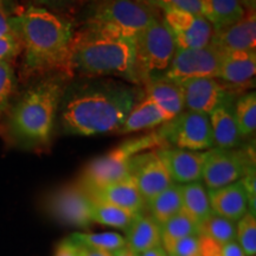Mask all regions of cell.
Segmentation results:
<instances>
[{
    "label": "cell",
    "mask_w": 256,
    "mask_h": 256,
    "mask_svg": "<svg viewBox=\"0 0 256 256\" xmlns=\"http://www.w3.org/2000/svg\"><path fill=\"white\" fill-rule=\"evenodd\" d=\"M223 52L212 44L197 49H177L165 78L182 83L192 78H217Z\"/></svg>",
    "instance_id": "10"
},
{
    "label": "cell",
    "mask_w": 256,
    "mask_h": 256,
    "mask_svg": "<svg viewBox=\"0 0 256 256\" xmlns=\"http://www.w3.org/2000/svg\"><path fill=\"white\" fill-rule=\"evenodd\" d=\"M168 256H174V255H171V254H168Z\"/></svg>",
    "instance_id": "47"
},
{
    "label": "cell",
    "mask_w": 256,
    "mask_h": 256,
    "mask_svg": "<svg viewBox=\"0 0 256 256\" xmlns=\"http://www.w3.org/2000/svg\"><path fill=\"white\" fill-rule=\"evenodd\" d=\"M236 238L246 256L256 254V218L247 212L236 224Z\"/></svg>",
    "instance_id": "33"
},
{
    "label": "cell",
    "mask_w": 256,
    "mask_h": 256,
    "mask_svg": "<svg viewBox=\"0 0 256 256\" xmlns=\"http://www.w3.org/2000/svg\"><path fill=\"white\" fill-rule=\"evenodd\" d=\"M150 214L159 226L182 211L180 184L174 183L146 203Z\"/></svg>",
    "instance_id": "26"
},
{
    "label": "cell",
    "mask_w": 256,
    "mask_h": 256,
    "mask_svg": "<svg viewBox=\"0 0 256 256\" xmlns=\"http://www.w3.org/2000/svg\"><path fill=\"white\" fill-rule=\"evenodd\" d=\"M209 119L215 148L235 150L240 146L243 136L234 113L232 98L211 112Z\"/></svg>",
    "instance_id": "19"
},
{
    "label": "cell",
    "mask_w": 256,
    "mask_h": 256,
    "mask_svg": "<svg viewBox=\"0 0 256 256\" xmlns=\"http://www.w3.org/2000/svg\"><path fill=\"white\" fill-rule=\"evenodd\" d=\"M156 152L174 183L188 184L202 179L206 152L188 151L176 147H160Z\"/></svg>",
    "instance_id": "15"
},
{
    "label": "cell",
    "mask_w": 256,
    "mask_h": 256,
    "mask_svg": "<svg viewBox=\"0 0 256 256\" xmlns=\"http://www.w3.org/2000/svg\"><path fill=\"white\" fill-rule=\"evenodd\" d=\"M139 256H168V252H165V249L162 248V246H159V247H156L142 252V254H140Z\"/></svg>",
    "instance_id": "43"
},
{
    "label": "cell",
    "mask_w": 256,
    "mask_h": 256,
    "mask_svg": "<svg viewBox=\"0 0 256 256\" xmlns=\"http://www.w3.org/2000/svg\"><path fill=\"white\" fill-rule=\"evenodd\" d=\"M69 80L60 74H54L31 83L12 100L0 119L2 139L8 145L30 151L49 147Z\"/></svg>",
    "instance_id": "3"
},
{
    "label": "cell",
    "mask_w": 256,
    "mask_h": 256,
    "mask_svg": "<svg viewBox=\"0 0 256 256\" xmlns=\"http://www.w3.org/2000/svg\"><path fill=\"white\" fill-rule=\"evenodd\" d=\"M136 2H145V4H146V0H136Z\"/></svg>",
    "instance_id": "46"
},
{
    "label": "cell",
    "mask_w": 256,
    "mask_h": 256,
    "mask_svg": "<svg viewBox=\"0 0 256 256\" xmlns=\"http://www.w3.org/2000/svg\"><path fill=\"white\" fill-rule=\"evenodd\" d=\"M159 18L158 10L136 0H92L86 10L83 31L134 40Z\"/></svg>",
    "instance_id": "5"
},
{
    "label": "cell",
    "mask_w": 256,
    "mask_h": 256,
    "mask_svg": "<svg viewBox=\"0 0 256 256\" xmlns=\"http://www.w3.org/2000/svg\"><path fill=\"white\" fill-rule=\"evenodd\" d=\"M136 84L165 78L177 51L174 36L162 18H156L133 40Z\"/></svg>",
    "instance_id": "6"
},
{
    "label": "cell",
    "mask_w": 256,
    "mask_h": 256,
    "mask_svg": "<svg viewBox=\"0 0 256 256\" xmlns=\"http://www.w3.org/2000/svg\"><path fill=\"white\" fill-rule=\"evenodd\" d=\"M0 6H4V0H0Z\"/></svg>",
    "instance_id": "45"
},
{
    "label": "cell",
    "mask_w": 256,
    "mask_h": 256,
    "mask_svg": "<svg viewBox=\"0 0 256 256\" xmlns=\"http://www.w3.org/2000/svg\"><path fill=\"white\" fill-rule=\"evenodd\" d=\"M17 75L14 63H0V119L4 116L14 98Z\"/></svg>",
    "instance_id": "32"
},
{
    "label": "cell",
    "mask_w": 256,
    "mask_h": 256,
    "mask_svg": "<svg viewBox=\"0 0 256 256\" xmlns=\"http://www.w3.org/2000/svg\"><path fill=\"white\" fill-rule=\"evenodd\" d=\"M144 96L140 88L108 78H80L64 89L58 110L60 132L96 136L118 132Z\"/></svg>",
    "instance_id": "1"
},
{
    "label": "cell",
    "mask_w": 256,
    "mask_h": 256,
    "mask_svg": "<svg viewBox=\"0 0 256 256\" xmlns=\"http://www.w3.org/2000/svg\"><path fill=\"white\" fill-rule=\"evenodd\" d=\"M46 209L60 222L75 228H88L92 223V200L81 184H69L48 197Z\"/></svg>",
    "instance_id": "11"
},
{
    "label": "cell",
    "mask_w": 256,
    "mask_h": 256,
    "mask_svg": "<svg viewBox=\"0 0 256 256\" xmlns=\"http://www.w3.org/2000/svg\"><path fill=\"white\" fill-rule=\"evenodd\" d=\"M160 230H162V247L168 254L179 240L190 235H196L197 226L183 211H180L177 215L171 217L168 222L160 226Z\"/></svg>",
    "instance_id": "28"
},
{
    "label": "cell",
    "mask_w": 256,
    "mask_h": 256,
    "mask_svg": "<svg viewBox=\"0 0 256 256\" xmlns=\"http://www.w3.org/2000/svg\"><path fill=\"white\" fill-rule=\"evenodd\" d=\"M200 244H198V235H190L179 240L168 254L174 256H198Z\"/></svg>",
    "instance_id": "36"
},
{
    "label": "cell",
    "mask_w": 256,
    "mask_h": 256,
    "mask_svg": "<svg viewBox=\"0 0 256 256\" xmlns=\"http://www.w3.org/2000/svg\"><path fill=\"white\" fill-rule=\"evenodd\" d=\"M11 25L22 44V78L28 81L54 74L72 78V22L46 8L28 6L11 17Z\"/></svg>",
    "instance_id": "2"
},
{
    "label": "cell",
    "mask_w": 256,
    "mask_h": 256,
    "mask_svg": "<svg viewBox=\"0 0 256 256\" xmlns=\"http://www.w3.org/2000/svg\"><path fill=\"white\" fill-rule=\"evenodd\" d=\"M184 108L209 115L220 104L232 98L228 88L217 78H192L179 83Z\"/></svg>",
    "instance_id": "14"
},
{
    "label": "cell",
    "mask_w": 256,
    "mask_h": 256,
    "mask_svg": "<svg viewBox=\"0 0 256 256\" xmlns=\"http://www.w3.org/2000/svg\"><path fill=\"white\" fill-rule=\"evenodd\" d=\"M200 14L214 30L238 23L247 12L240 0H200Z\"/></svg>",
    "instance_id": "24"
},
{
    "label": "cell",
    "mask_w": 256,
    "mask_h": 256,
    "mask_svg": "<svg viewBox=\"0 0 256 256\" xmlns=\"http://www.w3.org/2000/svg\"><path fill=\"white\" fill-rule=\"evenodd\" d=\"M55 256H78V247L72 240L66 238L57 246Z\"/></svg>",
    "instance_id": "39"
},
{
    "label": "cell",
    "mask_w": 256,
    "mask_h": 256,
    "mask_svg": "<svg viewBox=\"0 0 256 256\" xmlns=\"http://www.w3.org/2000/svg\"><path fill=\"white\" fill-rule=\"evenodd\" d=\"M252 168L255 159L250 150L211 148L206 151L202 179L209 190H215L241 180Z\"/></svg>",
    "instance_id": "9"
},
{
    "label": "cell",
    "mask_w": 256,
    "mask_h": 256,
    "mask_svg": "<svg viewBox=\"0 0 256 256\" xmlns=\"http://www.w3.org/2000/svg\"><path fill=\"white\" fill-rule=\"evenodd\" d=\"M136 215H139V214H133L124 209H121V208L110 206V204L92 200V223L113 226V228L126 232Z\"/></svg>",
    "instance_id": "29"
},
{
    "label": "cell",
    "mask_w": 256,
    "mask_h": 256,
    "mask_svg": "<svg viewBox=\"0 0 256 256\" xmlns=\"http://www.w3.org/2000/svg\"><path fill=\"white\" fill-rule=\"evenodd\" d=\"M144 95L151 98L171 119L185 110L180 86L170 80L162 78L148 83L145 86Z\"/></svg>",
    "instance_id": "23"
},
{
    "label": "cell",
    "mask_w": 256,
    "mask_h": 256,
    "mask_svg": "<svg viewBox=\"0 0 256 256\" xmlns=\"http://www.w3.org/2000/svg\"><path fill=\"white\" fill-rule=\"evenodd\" d=\"M130 177L136 182L146 203L174 184L156 151L142 152L133 156L130 162Z\"/></svg>",
    "instance_id": "13"
},
{
    "label": "cell",
    "mask_w": 256,
    "mask_h": 256,
    "mask_svg": "<svg viewBox=\"0 0 256 256\" xmlns=\"http://www.w3.org/2000/svg\"><path fill=\"white\" fill-rule=\"evenodd\" d=\"M171 120V118L160 110L151 98L144 95L130 110L122 127L118 130L120 134H130L144 130H153Z\"/></svg>",
    "instance_id": "21"
},
{
    "label": "cell",
    "mask_w": 256,
    "mask_h": 256,
    "mask_svg": "<svg viewBox=\"0 0 256 256\" xmlns=\"http://www.w3.org/2000/svg\"><path fill=\"white\" fill-rule=\"evenodd\" d=\"M146 4L160 11L164 8H178L194 14H200V0H146Z\"/></svg>",
    "instance_id": "34"
},
{
    "label": "cell",
    "mask_w": 256,
    "mask_h": 256,
    "mask_svg": "<svg viewBox=\"0 0 256 256\" xmlns=\"http://www.w3.org/2000/svg\"><path fill=\"white\" fill-rule=\"evenodd\" d=\"M197 235L212 240L218 244H226L236 240V222L212 212L198 224Z\"/></svg>",
    "instance_id": "27"
},
{
    "label": "cell",
    "mask_w": 256,
    "mask_h": 256,
    "mask_svg": "<svg viewBox=\"0 0 256 256\" xmlns=\"http://www.w3.org/2000/svg\"><path fill=\"white\" fill-rule=\"evenodd\" d=\"M166 145L188 151H208L214 148L209 115L183 110L174 119L162 124L158 130Z\"/></svg>",
    "instance_id": "8"
},
{
    "label": "cell",
    "mask_w": 256,
    "mask_h": 256,
    "mask_svg": "<svg viewBox=\"0 0 256 256\" xmlns=\"http://www.w3.org/2000/svg\"><path fill=\"white\" fill-rule=\"evenodd\" d=\"M87 192L92 200L110 204L133 214H144L146 208V200L132 177Z\"/></svg>",
    "instance_id": "17"
},
{
    "label": "cell",
    "mask_w": 256,
    "mask_h": 256,
    "mask_svg": "<svg viewBox=\"0 0 256 256\" xmlns=\"http://www.w3.org/2000/svg\"><path fill=\"white\" fill-rule=\"evenodd\" d=\"M14 31L11 25V17L8 14L4 6H0V38L14 36Z\"/></svg>",
    "instance_id": "38"
},
{
    "label": "cell",
    "mask_w": 256,
    "mask_h": 256,
    "mask_svg": "<svg viewBox=\"0 0 256 256\" xmlns=\"http://www.w3.org/2000/svg\"><path fill=\"white\" fill-rule=\"evenodd\" d=\"M255 72V50L230 51L223 54L217 80L228 84L243 86L254 78Z\"/></svg>",
    "instance_id": "20"
},
{
    "label": "cell",
    "mask_w": 256,
    "mask_h": 256,
    "mask_svg": "<svg viewBox=\"0 0 256 256\" xmlns=\"http://www.w3.org/2000/svg\"><path fill=\"white\" fill-rule=\"evenodd\" d=\"M236 121L241 130L242 136H249L256 130V94L248 92L240 98L234 106Z\"/></svg>",
    "instance_id": "31"
},
{
    "label": "cell",
    "mask_w": 256,
    "mask_h": 256,
    "mask_svg": "<svg viewBox=\"0 0 256 256\" xmlns=\"http://www.w3.org/2000/svg\"><path fill=\"white\" fill-rule=\"evenodd\" d=\"M112 256H139L132 248H130L128 246H124L122 248L116 249V250L112 252Z\"/></svg>",
    "instance_id": "42"
},
{
    "label": "cell",
    "mask_w": 256,
    "mask_h": 256,
    "mask_svg": "<svg viewBox=\"0 0 256 256\" xmlns=\"http://www.w3.org/2000/svg\"><path fill=\"white\" fill-rule=\"evenodd\" d=\"M126 244L136 254L162 246L160 226L150 215L139 214L126 230Z\"/></svg>",
    "instance_id": "22"
},
{
    "label": "cell",
    "mask_w": 256,
    "mask_h": 256,
    "mask_svg": "<svg viewBox=\"0 0 256 256\" xmlns=\"http://www.w3.org/2000/svg\"><path fill=\"white\" fill-rule=\"evenodd\" d=\"M76 247H78V256H112V252L101 250V249L86 247V246H81V244H76Z\"/></svg>",
    "instance_id": "41"
},
{
    "label": "cell",
    "mask_w": 256,
    "mask_h": 256,
    "mask_svg": "<svg viewBox=\"0 0 256 256\" xmlns=\"http://www.w3.org/2000/svg\"><path fill=\"white\" fill-rule=\"evenodd\" d=\"M240 2H241L246 11H255L256 0H240Z\"/></svg>",
    "instance_id": "44"
},
{
    "label": "cell",
    "mask_w": 256,
    "mask_h": 256,
    "mask_svg": "<svg viewBox=\"0 0 256 256\" xmlns=\"http://www.w3.org/2000/svg\"><path fill=\"white\" fill-rule=\"evenodd\" d=\"M69 238L76 244L110 252L126 246V240L118 232H75Z\"/></svg>",
    "instance_id": "30"
},
{
    "label": "cell",
    "mask_w": 256,
    "mask_h": 256,
    "mask_svg": "<svg viewBox=\"0 0 256 256\" xmlns=\"http://www.w3.org/2000/svg\"><path fill=\"white\" fill-rule=\"evenodd\" d=\"M160 147H165V142L158 130L128 139L106 154L92 160L83 170L80 184L90 191L130 177L133 156Z\"/></svg>",
    "instance_id": "7"
},
{
    "label": "cell",
    "mask_w": 256,
    "mask_h": 256,
    "mask_svg": "<svg viewBox=\"0 0 256 256\" xmlns=\"http://www.w3.org/2000/svg\"><path fill=\"white\" fill-rule=\"evenodd\" d=\"M162 19L171 31L177 49H197L211 43L214 28L203 16L178 8H164Z\"/></svg>",
    "instance_id": "12"
},
{
    "label": "cell",
    "mask_w": 256,
    "mask_h": 256,
    "mask_svg": "<svg viewBox=\"0 0 256 256\" xmlns=\"http://www.w3.org/2000/svg\"><path fill=\"white\" fill-rule=\"evenodd\" d=\"M222 52L249 51L256 48L255 11H247L238 23L214 30L211 43Z\"/></svg>",
    "instance_id": "16"
},
{
    "label": "cell",
    "mask_w": 256,
    "mask_h": 256,
    "mask_svg": "<svg viewBox=\"0 0 256 256\" xmlns=\"http://www.w3.org/2000/svg\"><path fill=\"white\" fill-rule=\"evenodd\" d=\"M22 54V44L17 34L0 38V63H14Z\"/></svg>",
    "instance_id": "35"
},
{
    "label": "cell",
    "mask_w": 256,
    "mask_h": 256,
    "mask_svg": "<svg viewBox=\"0 0 256 256\" xmlns=\"http://www.w3.org/2000/svg\"><path fill=\"white\" fill-rule=\"evenodd\" d=\"M220 256H246V254L242 250L241 246L235 240V241L226 243L220 247Z\"/></svg>",
    "instance_id": "40"
},
{
    "label": "cell",
    "mask_w": 256,
    "mask_h": 256,
    "mask_svg": "<svg viewBox=\"0 0 256 256\" xmlns=\"http://www.w3.org/2000/svg\"><path fill=\"white\" fill-rule=\"evenodd\" d=\"M31 6H37V8H43L54 12H62L72 8L75 5L76 0H31Z\"/></svg>",
    "instance_id": "37"
},
{
    "label": "cell",
    "mask_w": 256,
    "mask_h": 256,
    "mask_svg": "<svg viewBox=\"0 0 256 256\" xmlns=\"http://www.w3.org/2000/svg\"><path fill=\"white\" fill-rule=\"evenodd\" d=\"M182 211L198 226L212 214L206 186L200 182L180 184Z\"/></svg>",
    "instance_id": "25"
},
{
    "label": "cell",
    "mask_w": 256,
    "mask_h": 256,
    "mask_svg": "<svg viewBox=\"0 0 256 256\" xmlns=\"http://www.w3.org/2000/svg\"><path fill=\"white\" fill-rule=\"evenodd\" d=\"M210 206L214 214L238 222L248 212V197L242 182L226 186L208 190Z\"/></svg>",
    "instance_id": "18"
},
{
    "label": "cell",
    "mask_w": 256,
    "mask_h": 256,
    "mask_svg": "<svg viewBox=\"0 0 256 256\" xmlns=\"http://www.w3.org/2000/svg\"><path fill=\"white\" fill-rule=\"evenodd\" d=\"M72 72L81 78H115L136 83L134 44L124 38L81 30L74 34Z\"/></svg>",
    "instance_id": "4"
}]
</instances>
